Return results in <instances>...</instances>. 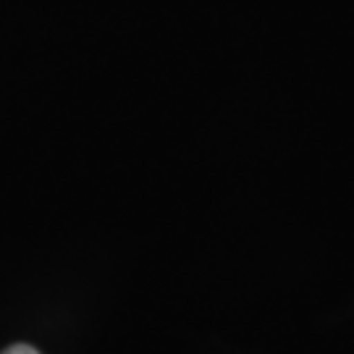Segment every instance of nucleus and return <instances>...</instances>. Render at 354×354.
<instances>
[{
  "label": "nucleus",
  "mask_w": 354,
  "mask_h": 354,
  "mask_svg": "<svg viewBox=\"0 0 354 354\" xmlns=\"http://www.w3.org/2000/svg\"><path fill=\"white\" fill-rule=\"evenodd\" d=\"M0 354H39L35 346H29V344H13L8 349H3Z\"/></svg>",
  "instance_id": "nucleus-1"
}]
</instances>
